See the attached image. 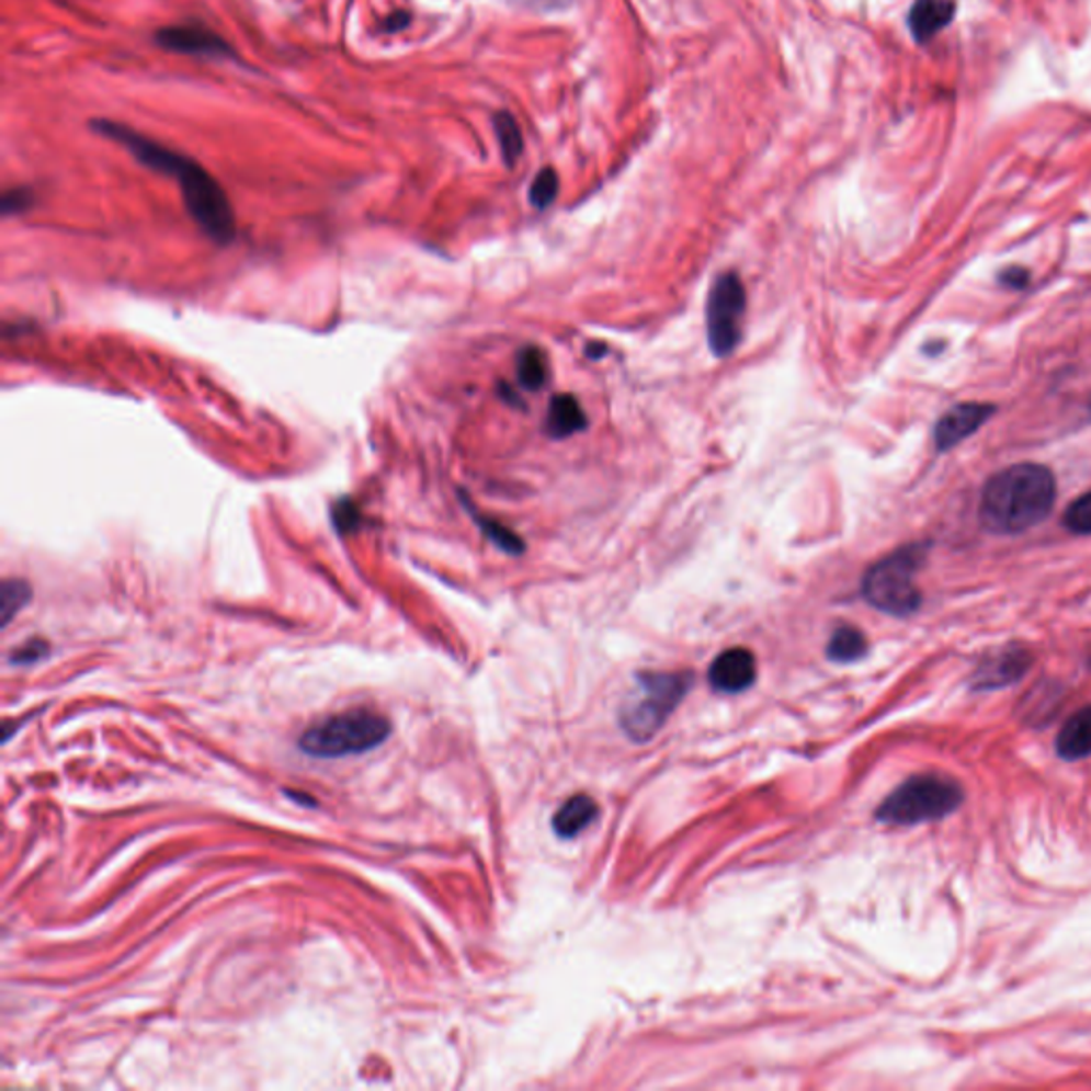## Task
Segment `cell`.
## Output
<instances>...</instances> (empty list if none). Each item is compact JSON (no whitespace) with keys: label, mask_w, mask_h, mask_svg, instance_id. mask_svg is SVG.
<instances>
[{"label":"cell","mask_w":1091,"mask_h":1091,"mask_svg":"<svg viewBox=\"0 0 1091 1091\" xmlns=\"http://www.w3.org/2000/svg\"><path fill=\"white\" fill-rule=\"evenodd\" d=\"M92 128L124 146L141 164H146L156 173H164L173 178L184 196L186 209L192 220L201 226L214 241L228 243L235 237V214L225 189L216 182V178L203 169L196 160L180 151L171 150L158 141H151L146 135L117 124L112 120H94Z\"/></svg>","instance_id":"6da1fadb"},{"label":"cell","mask_w":1091,"mask_h":1091,"mask_svg":"<svg viewBox=\"0 0 1091 1091\" xmlns=\"http://www.w3.org/2000/svg\"><path fill=\"white\" fill-rule=\"evenodd\" d=\"M747 291L736 273L718 275L706 303L708 343L716 356H729L742 338Z\"/></svg>","instance_id":"52a82bcc"},{"label":"cell","mask_w":1091,"mask_h":1091,"mask_svg":"<svg viewBox=\"0 0 1091 1091\" xmlns=\"http://www.w3.org/2000/svg\"><path fill=\"white\" fill-rule=\"evenodd\" d=\"M1030 655L1023 648H1007L1000 655L989 657L977 672V684L982 689H996L1004 684H1013L1023 677L1030 668Z\"/></svg>","instance_id":"7c38bea8"},{"label":"cell","mask_w":1091,"mask_h":1091,"mask_svg":"<svg viewBox=\"0 0 1091 1091\" xmlns=\"http://www.w3.org/2000/svg\"><path fill=\"white\" fill-rule=\"evenodd\" d=\"M953 0H914L908 11V29L917 43H928L953 22Z\"/></svg>","instance_id":"8fae6325"},{"label":"cell","mask_w":1091,"mask_h":1091,"mask_svg":"<svg viewBox=\"0 0 1091 1091\" xmlns=\"http://www.w3.org/2000/svg\"><path fill=\"white\" fill-rule=\"evenodd\" d=\"M600 815V808L589 795H573L557 810L553 828L561 838H573L582 829L589 828Z\"/></svg>","instance_id":"9a60e30c"},{"label":"cell","mask_w":1091,"mask_h":1091,"mask_svg":"<svg viewBox=\"0 0 1091 1091\" xmlns=\"http://www.w3.org/2000/svg\"><path fill=\"white\" fill-rule=\"evenodd\" d=\"M1064 525L1077 535H1091V490L1066 508Z\"/></svg>","instance_id":"7402d4cb"},{"label":"cell","mask_w":1091,"mask_h":1091,"mask_svg":"<svg viewBox=\"0 0 1091 1091\" xmlns=\"http://www.w3.org/2000/svg\"><path fill=\"white\" fill-rule=\"evenodd\" d=\"M866 636L857 627H851V625L838 627L828 644L829 659L838 661V663L857 661L866 655Z\"/></svg>","instance_id":"2e32d148"},{"label":"cell","mask_w":1091,"mask_h":1091,"mask_svg":"<svg viewBox=\"0 0 1091 1091\" xmlns=\"http://www.w3.org/2000/svg\"><path fill=\"white\" fill-rule=\"evenodd\" d=\"M492 126H495V135L499 139V148H501V156H503L505 164L514 167V162L523 154V135H521L516 120L508 112L495 113Z\"/></svg>","instance_id":"ac0fdd59"},{"label":"cell","mask_w":1091,"mask_h":1091,"mask_svg":"<svg viewBox=\"0 0 1091 1091\" xmlns=\"http://www.w3.org/2000/svg\"><path fill=\"white\" fill-rule=\"evenodd\" d=\"M925 559V548L906 546L867 569L862 591L870 605L891 616H910L921 603L917 571Z\"/></svg>","instance_id":"5b68a950"},{"label":"cell","mask_w":1091,"mask_h":1091,"mask_svg":"<svg viewBox=\"0 0 1091 1091\" xmlns=\"http://www.w3.org/2000/svg\"><path fill=\"white\" fill-rule=\"evenodd\" d=\"M964 802L959 783L941 774H919L894 791L876 810V819L889 826H919L944 819Z\"/></svg>","instance_id":"277c9868"},{"label":"cell","mask_w":1091,"mask_h":1091,"mask_svg":"<svg viewBox=\"0 0 1091 1091\" xmlns=\"http://www.w3.org/2000/svg\"><path fill=\"white\" fill-rule=\"evenodd\" d=\"M557 192H559V175L555 173V169L546 167L533 180L531 190H529V201L533 207L546 209L557 198Z\"/></svg>","instance_id":"44dd1931"},{"label":"cell","mask_w":1091,"mask_h":1091,"mask_svg":"<svg viewBox=\"0 0 1091 1091\" xmlns=\"http://www.w3.org/2000/svg\"><path fill=\"white\" fill-rule=\"evenodd\" d=\"M33 205V194L26 189L9 190L2 196V212L9 214H20Z\"/></svg>","instance_id":"d4e9b609"},{"label":"cell","mask_w":1091,"mask_h":1091,"mask_svg":"<svg viewBox=\"0 0 1091 1091\" xmlns=\"http://www.w3.org/2000/svg\"><path fill=\"white\" fill-rule=\"evenodd\" d=\"M605 352H607V348H605L603 343H591V345L587 348V354H589V356H593V359H600V356H603Z\"/></svg>","instance_id":"83f0119b"},{"label":"cell","mask_w":1091,"mask_h":1091,"mask_svg":"<svg viewBox=\"0 0 1091 1091\" xmlns=\"http://www.w3.org/2000/svg\"><path fill=\"white\" fill-rule=\"evenodd\" d=\"M1057 754L1066 761H1079L1091 754V706L1081 708L1079 713L1070 716L1057 740H1055Z\"/></svg>","instance_id":"4fadbf2b"},{"label":"cell","mask_w":1091,"mask_h":1091,"mask_svg":"<svg viewBox=\"0 0 1091 1091\" xmlns=\"http://www.w3.org/2000/svg\"><path fill=\"white\" fill-rule=\"evenodd\" d=\"M156 43L164 49L180 52V54H198V56H216V58L235 56L225 38L218 37L216 33H212L203 26H194V24L160 29L156 33Z\"/></svg>","instance_id":"ba28073f"},{"label":"cell","mask_w":1091,"mask_h":1091,"mask_svg":"<svg viewBox=\"0 0 1091 1091\" xmlns=\"http://www.w3.org/2000/svg\"><path fill=\"white\" fill-rule=\"evenodd\" d=\"M33 598V589L29 582L24 580H4L2 587H0V618H2V627H7L13 616L18 612L24 610V605L31 602Z\"/></svg>","instance_id":"d6986e66"},{"label":"cell","mask_w":1091,"mask_h":1091,"mask_svg":"<svg viewBox=\"0 0 1091 1091\" xmlns=\"http://www.w3.org/2000/svg\"><path fill=\"white\" fill-rule=\"evenodd\" d=\"M691 684L689 674H641L640 689L623 708L621 723L634 740L655 736Z\"/></svg>","instance_id":"8992f818"},{"label":"cell","mask_w":1091,"mask_h":1091,"mask_svg":"<svg viewBox=\"0 0 1091 1091\" xmlns=\"http://www.w3.org/2000/svg\"><path fill=\"white\" fill-rule=\"evenodd\" d=\"M390 736L386 716L370 708H354L309 725L299 738L303 753L316 759L361 754L384 745Z\"/></svg>","instance_id":"3957f363"},{"label":"cell","mask_w":1091,"mask_h":1091,"mask_svg":"<svg viewBox=\"0 0 1091 1091\" xmlns=\"http://www.w3.org/2000/svg\"><path fill=\"white\" fill-rule=\"evenodd\" d=\"M1002 280H1004V284H1009V286L1021 288V286H1025L1027 273H1025L1023 269H1019V266H1011V269H1007V271H1004Z\"/></svg>","instance_id":"484cf974"},{"label":"cell","mask_w":1091,"mask_h":1091,"mask_svg":"<svg viewBox=\"0 0 1091 1091\" xmlns=\"http://www.w3.org/2000/svg\"><path fill=\"white\" fill-rule=\"evenodd\" d=\"M757 678V661L749 648H729L720 652L711 668V684L723 693L747 691Z\"/></svg>","instance_id":"30bf717a"},{"label":"cell","mask_w":1091,"mask_h":1091,"mask_svg":"<svg viewBox=\"0 0 1091 1091\" xmlns=\"http://www.w3.org/2000/svg\"><path fill=\"white\" fill-rule=\"evenodd\" d=\"M471 516L476 519V523L480 525V529L485 531V535L489 537L490 542H492L497 548H501V550H505V553H510V555H521V553H525V544H523V539H521V537H519L512 529L503 527L501 523L490 521V519L482 516V514H478V512H474V510H471Z\"/></svg>","instance_id":"ffe728a7"},{"label":"cell","mask_w":1091,"mask_h":1091,"mask_svg":"<svg viewBox=\"0 0 1091 1091\" xmlns=\"http://www.w3.org/2000/svg\"><path fill=\"white\" fill-rule=\"evenodd\" d=\"M361 521H363V514H361V508L354 501L341 499V501L336 503V508H333V525H336L341 535L354 533L356 529L361 527Z\"/></svg>","instance_id":"603a6c76"},{"label":"cell","mask_w":1091,"mask_h":1091,"mask_svg":"<svg viewBox=\"0 0 1091 1091\" xmlns=\"http://www.w3.org/2000/svg\"><path fill=\"white\" fill-rule=\"evenodd\" d=\"M993 414V408L987 404H959L942 416L934 431L936 448L941 452L951 451L953 446L968 440L977 433L980 427Z\"/></svg>","instance_id":"9c48e42d"},{"label":"cell","mask_w":1091,"mask_h":1091,"mask_svg":"<svg viewBox=\"0 0 1091 1091\" xmlns=\"http://www.w3.org/2000/svg\"><path fill=\"white\" fill-rule=\"evenodd\" d=\"M1055 503L1054 474L1036 463H1021L989 478L980 497V523L998 535L1036 527Z\"/></svg>","instance_id":"7a4b0ae2"},{"label":"cell","mask_w":1091,"mask_h":1091,"mask_svg":"<svg viewBox=\"0 0 1091 1091\" xmlns=\"http://www.w3.org/2000/svg\"><path fill=\"white\" fill-rule=\"evenodd\" d=\"M408 24H410V13L401 11V13H395V15H390V20H388V24H386V31H393V33H395V31H401V29H406Z\"/></svg>","instance_id":"4316f807"},{"label":"cell","mask_w":1091,"mask_h":1091,"mask_svg":"<svg viewBox=\"0 0 1091 1091\" xmlns=\"http://www.w3.org/2000/svg\"><path fill=\"white\" fill-rule=\"evenodd\" d=\"M516 376H519V382L523 388L527 390H537L546 384L548 379V361H546V354L535 348V345H529L525 348L519 359H516Z\"/></svg>","instance_id":"e0dca14e"},{"label":"cell","mask_w":1091,"mask_h":1091,"mask_svg":"<svg viewBox=\"0 0 1091 1091\" xmlns=\"http://www.w3.org/2000/svg\"><path fill=\"white\" fill-rule=\"evenodd\" d=\"M47 655H49V644H47V641L29 640L26 644L18 646V648L11 652L9 661H11L13 666H33V663L43 661Z\"/></svg>","instance_id":"cb8c5ba5"},{"label":"cell","mask_w":1091,"mask_h":1091,"mask_svg":"<svg viewBox=\"0 0 1091 1091\" xmlns=\"http://www.w3.org/2000/svg\"><path fill=\"white\" fill-rule=\"evenodd\" d=\"M587 427V416L573 395L553 397L546 416V431L555 440H564Z\"/></svg>","instance_id":"5bb4252c"}]
</instances>
